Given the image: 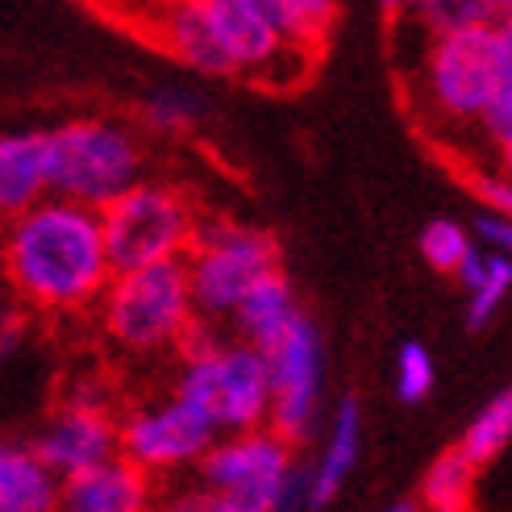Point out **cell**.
I'll return each mask as SVG.
<instances>
[{"instance_id": "cell-1", "label": "cell", "mask_w": 512, "mask_h": 512, "mask_svg": "<svg viewBox=\"0 0 512 512\" xmlns=\"http://www.w3.org/2000/svg\"><path fill=\"white\" fill-rule=\"evenodd\" d=\"M113 275L100 213L63 196H42L0 221L5 292L42 317L92 313Z\"/></svg>"}, {"instance_id": "cell-2", "label": "cell", "mask_w": 512, "mask_h": 512, "mask_svg": "<svg viewBox=\"0 0 512 512\" xmlns=\"http://www.w3.org/2000/svg\"><path fill=\"white\" fill-rule=\"evenodd\" d=\"M175 367V396L188 400L217 433H238L267 425L271 383L263 350L234 338L221 321H192L179 342Z\"/></svg>"}, {"instance_id": "cell-3", "label": "cell", "mask_w": 512, "mask_h": 512, "mask_svg": "<svg viewBox=\"0 0 512 512\" xmlns=\"http://www.w3.org/2000/svg\"><path fill=\"white\" fill-rule=\"evenodd\" d=\"M500 92H512V30L508 21L463 25L429 34L417 71V96L442 130H471Z\"/></svg>"}, {"instance_id": "cell-4", "label": "cell", "mask_w": 512, "mask_h": 512, "mask_svg": "<svg viewBox=\"0 0 512 512\" xmlns=\"http://www.w3.org/2000/svg\"><path fill=\"white\" fill-rule=\"evenodd\" d=\"M46 192L88 209H105L113 196L146 175V142L130 121L117 117H71L42 130Z\"/></svg>"}, {"instance_id": "cell-5", "label": "cell", "mask_w": 512, "mask_h": 512, "mask_svg": "<svg viewBox=\"0 0 512 512\" xmlns=\"http://www.w3.org/2000/svg\"><path fill=\"white\" fill-rule=\"evenodd\" d=\"M105 338L134 358L175 354L196 321L184 259H163L130 271H113L96 309Z\"/></svg>"}, {"instance_id": "cell-6", "label": "cell", "mask_w": 512, "mask_h": 512, "mask_svg": "<svg viewBox=\"0 0 512 512\" xmlns=\"http://www.w3.org/2000/svg\"><path fill=\"white\" fill-rule=\"evenodd\" d=\"M192 475L250 512H304V463L271 425L213 438Z\"/></svg>"}, {"instance_id": "cell-7", "label": "cell", "mask_w": 512, "mask_h": 512, "mask_svg": "<svg viewBox=\"0 0 512 512\" xmlns=\"http://www.w3.org/2000/svg\"><path fill=\"white\" fill-rule=\"evenodd\" d=\"M279 267V242L259 225H246L234 217H204L196 221V234L184 250L188 292L200 321H221L234 313L238 296L259 275Z\"/></svg>"}, {"instance_id": "cell-8", "label": "cell", "mask_w": 512, "mask_h": 512, "mask_svg": "<svg viewBox=\"0 0 512 512\" xmlns=\"http://www.w3.org/2000/svg\"><path fill=\"white\" fill-rule=\"evenodd\" d=\"M196 221L200 209L184 188L171 179L142 175L134 188H125L100 209V234H105L113 271L184 259Z\"/></svg>"}, {"instance_id": "cell-9", "label": "cell", "mask_w": 512, "mask_h": 512, "mask_svg": "<svg viewBox=\"0 0 512 512\" xmlns=\"http://www.w3.org/2000/svg\"><path fill=\"white\" fill-rule=\"evenodd\" d=\"M263 350L271 404L267 425L292 446H309L325 421V334L321 325L300 313L284 334L271 338Z\"/></svg>"}, {"instance_id": "cell-10", "label": "cell", "mask_w": 512, "mask_h": 512, "mask_svg": "<svg viewBox=\"0 0 512 512\" xmlns=\"http://www.w3.org/2000/svg\"><path fill=\"white\" fill-rule=\"evenodd\" d=\"M213 438L217 433L209 429V421L175 392L142 400L125 417H117V454L155 483L188 475L213 446Z\"/></svg>"}, {"instance_id": "cell-11", "label": "cell", "mask_w": 512, "mask_h": 512, "mask_svg": "<svg viewBox=\"0 0 512 512\" xmlns=\"http://www.w3.org/2000/svg\"><path fill=\"white\" fill-rule=\"evenodd\" d=\"M42 463L59 479L80 475L117 454V413L105 383H71L63 404L42 421L34 442Z\"/></svg>"}, {"instance_id": "cell-12", "label": "cell", "mask_w": 512, "mask_h": 512, "mask_svg": "<svg viewBox=\"0 0 512 512\" xmlns=\"http://www.w3.org/2000/svg\"><path fill=\"white\" fill-rule=\"evenodd\" d=\"M358 458H363V404L354 396H342L338 408L325 417V433L317 458L304 467V508H329L354 475Z\"/></svg>"}, {"instance_id": "cell-13", "label": "cell", "mask_w": 512, "mask_h": 512, "mask_svg": "<svg viewBox=\"0 0 512 512\" xmlns=\"http://www.w3.org/2000/svg\"><path fill=\"white\" fill-rule=\"evenodd\" d=\"M55 512H155V479L121 454L59 483Z\"/></svg>"}, {"instance_id": "cell-14", "label": "cell", "mask_w": 512, "mask_h": 512, "mask_svg": "<svg viewBox=\"0 0 512 512\" xmlns=\"http://www.w3.org/2000/svg\"><path fill=\"white\" fill-rule=\"evenodd\" d=\"M304 313V304L296 296V284L284 275V267H275L267 275H259L254 284L238 296L234 313L225 317V329L234 338L250 342V346H267L271 338H279L284 329Z\"/></svg>"}, {"instance_id": "cell-15", "label": "cell", "mask_w": 512, "mask_h": 512, "mask_svg": "<svg viewBox=\"0 0 512 512\" xmlns=\"http://www.w3.org/2000/svg\"><path fill=\"white\" fill-rule=\"evenodd\" d=\"M59 475L21 438H0V512H55Z\"/></svg>"}, {"instance_id": "cell-16", "label": "cell", "mask_w": 512, "mask_h": 512, "mask_svg": "<svg viewBox=\"0 0 512 512\" xmlns=\"http://www.w3.org/2000/svg\"><path fill=\"white\" fill-rule=\"evenodd\" d=\"M42 196H46L42 130H5L0 134V221L30 209Z\"/></svg>"}, {"instance_id": "cell-17", "label": "cell", "mask_w": 512, "mask_h": 512, "mask_svg": "<svg viewBox=\"0 0 512 512\" xmlns=\"http://www.w3.org/2000/svg\"><path fill=\"white\" fill-rule=\"evenodd\" d=\"M454 275H458V284H463V292H467V325L471 329H488L504 313V300L512 292V259L504 250L471 246Z\"/></svg>"}, {"instance_id": "cell-18", "label": "cell", "mask_w": 512, "mask_h": 512, "mask_svg": "<svg viewBox=\"0 0 512 512\" xmlns=\"http://www.w3.org/2000/svg\"><path fill=\"white\" fill-rule=\"evenodd\" d=\"M475 492H479V467L454 446L429 463L417 508L421 512H475Z\"/></svg>"}, {"instance_id": "cell-19", "label": "cell", "mask_w": 512, "mask_h": 512, "mask_svg": "<svg viewBox=\"0 0 512 512\" xmlns=\"http://www.w3.org/2000/svg\"><path fill=\"white\" fill-rule=\"evenodd\" d=\"M250 5L271 21L279 38L309 50H321L325 34L338 21V0H250Z\"/></svg>"}, {"instance_id": "cell-20", "label": "cell", "mask_w": 512, "mask_h": 512, "mask_svg": "<svg viewBox=\"0 0 512 512\" xmlns=\"http://www.w3.org/2000/svg\"><path fill=\"white\" fill-rule=\"evenodd\" d=\"M512 0H400V17L408 25L429 34H450L463 25H483V21H508Z\"/></svg>"}, {"instance_id": "cell-21", "label": "cell", "mask_w": 512, "mask_h": 512, "mask_svg": "<svg viewBox=\"0 0 512 512\" xmlns=\"http://www.w3.org/2000/svg\"><path fill=\"white\" fill-rule=\"evenodd\" d=\"M213 113L209 96L192 84H163L142 100V125L155 134H192Z\"/></svg>"}, {"instance_id": "cell-22", "label": "cell", "mask_w": 512, "mask_h": 512, "mask_svg": "<svg viewBox=\"0 0 512 512\" xmlns=\"http://www.w3.org/2000/svg\"><path fill=\"white\" fill-rule=\"evenodd\" d=\"M508 442H512V392L504 388V392H496L471 417V425L463 429V442H458V450H463L471 463L483 471V467H492L496 458L508 450Z\"/></svg>"}, {"instance_id": "cell-23", "label": "cell", "mask_w": 512, "mask_h": 512, "mask_svg": "<svg viewBox=\"0 0 512 512\" xmlns=\"http://www.w3.org/2000/svg\"><path fill=\"white\" fill-rule=\"evenodd\" d=\"M392 388H396V400H404V404H425L433 396V388H438V358H433V350L425 342L408 338L396 350Z\"/></svg>"}, {"instance_id": "cell-24", "label": "cell", "mask_w": 512, "mask_h": 512, "mask_svg": "<svg viewBox=\"0 0 512 512\" xmlns=\"http://www.w3.org/2000/svg\"><path fill=\"white\" fill-rule=\"evenodd\" d=\"M475 246L471 229L463 221H450V217H433L425 229H421V259L442 271V275H454L458 263L467 259V250Z\"/></svg>"}, {"instance_id": "cell-25", "label": "cell", "mask_w": 512, "mask_h": 512, "mask_svg": "<svg viewBox=\"0 0 512 512\" xmlns=\"http://www.w3.org/2000/svg\"><path fill=\"white\" fill-rule=\"evenodd\" d=\"M30 309L17 304L9 292H0V371H9L17 363V354L30 342Z\"/></svg>"}, {"instance_id": "cell-26", "label": "cell", "mask_w": 512, "mask_h": 512, "mask_svg": "<svg viewBox=\"0 0 512 512\" xmlns=\"http://www.w3.org/2000/svg\"><path fill=\"white\" fill-rule=\"evenodd\" d=\"M471 188L483 200V209H492V213H508L512 209V184H508L504 167H496V163L475 167L471 171Z\"/></svg>"}, {"instance_id": "cell-27", "label": "cell", "mask_w": 512, "mask_h": 512, "mask_svg": "<svg viewBox=\"0 0 512 512\" xmlns=\"http://www.w3.org/2000/svg\"><path fill=\"white\" fill-rule=\"evenodd\" d=\"M471 238H475V246H483V250H512V221H508V213H492V209H483L479 217H475V225H471Z\"/></svg>"}, {"instance_id": "cell-28", "label": "cell", "mask_w": 512, "mask_h": 512, "mask_svg": "<svg viewBox=\"0 0 512 512\" xmlns=\"http://www.w3.org/2000/svg\"><path fill=\"white\" fill-rule=\"evenodd\" d=\"M200 512H250V508H246V504H238V500H229V496H221V492H209V488H204Z\"/></svg>"}, {"instance_id": "cell-29", "label": "cell", "mask_w": 512, "mask_h": 512, "mask_svg": "<svg viewBox=\"0 0 512 512\" xmlns=\"http://www.w3.org/2000/svg\"><path fill=\"white\" fill-rule=\"evenodd\" d=\"M383 512H421V508H417V500H396V504H388Z\"/></svg>"}, {"instance_id": "cell-30", "label": "cell", "mask_w": 512, "mask_h": 512, "mask_svg": "<svg viewBox=\"0 0 512 512\" xmlns=\"http://www.w3.org/2000/svg\"><path fill=\"white\" fill-rule=\"evenodd\" d=\"M383 9H388V13H400V0H383Z\"/></svg>"}]
</instances>
